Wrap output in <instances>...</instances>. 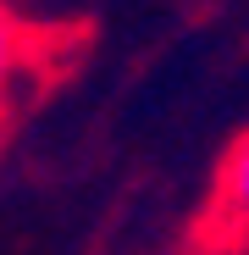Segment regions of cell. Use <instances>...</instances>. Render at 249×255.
Wrapping results in <instances>:
<instances>
[{
	"label": "cell",
	"instance_id": "1",
	"mask_svg": "<svg viewBox=\"0 0 249 255\" xmlns=\"http://www.w3.org/2000/svg\"><path fill=\"white\" fill-rule=\"evenodd\" d=\"M61 67H67V33L0 0V133Z\"/></svg>",
	"mask_w": 249,
	"mask_h": 255
},
{
	"label": "cell",
	"instance_id": "2",
	"mask_svg": "<svg viewBox=\"0 0 249 255\" xmlns=\"http://www.w3.org/2000/svg\"><path fill=\"white\" fill-rule=\"evenodd\" d=\"M188 244L199 255H249V128L233 133V144L222 150Z\"/></svg>",
	"mask_w": 249,
	"mask_h": 255
}]
</instances>
